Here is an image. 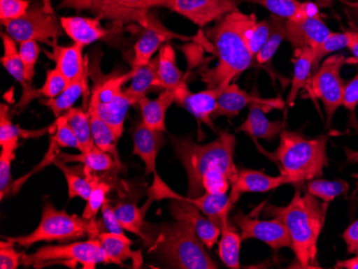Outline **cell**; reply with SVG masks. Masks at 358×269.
Segmentation results:
<instances>
[{"mask_svg": "<svg viewBox=\"0 0 358 269\" xmlns=\"http://www.w3.org/2000/svg\"><path fill=\"white\" fill-rule=\"evenodd\" d=\"M3 25L8 35L17 44L35 40L52 45L64 33L60 20L52 9L51 0H43L42 5L39 3L30 5L25 15L6 22Z\"/></svg>", "mask_w": 358, "mask_h": 269, "instance_id": "obj_8", "label": "cell"}, {"mask_svg": "<svg viewBox=\"0 0 358 269\" xmlns=\"http://www.w3.org/2000/svg\"><path fill=\"white\" fill-rule=\"evenodd\" d=\"M110 191V186L106 184L103 180H100L96 176V180L92 187V194H90V198L86 202L85 210H84L83 217L86 220L96 221V215L101 210L102 205L106 201V196Z\"/></svg>", "mask_w": 358, "mask_h": 269, "instance_id": "obj_45", "label": "cell"}, {"mask_svg": "<svg viewBox=\"0 0 358 269\" xmlns=\"http://www.w3.org/2000/svg\"><path fill=\"white\" fill-rule=\"evenodd\" d=\"M348 46V37L345 33H331L327 41L315 50V62H313V71L315 72L321 65L324 57L331 55V53L345 49Z\"/></svg>", "mask_w": 358, "mask_h": 269, "instance_id": "obj_48", "label": "cell"}, {"mask_svg": "<svg viewBox=\"0 0 358 269\" xmlns=\"http://www.w3.org/2000/svg\"><path fill=\"white\" fill-rule=\"evenodd\" d=\"M268 10L275 17L287 21L299 22L309 17L320 15L315 3H301L299 0H249Z\"/></svg>", "mask_w": 358, "mask_h": 269, "instance_id": "obj_28", "label": "cell"}, {"mask_svg": "<svg viewBox=\"0 0 358 269\" xmlns=\"http://www.w3.org/2000/svg\"><path fill=\"white\" fill-rule=\"evenodd\" d=\"M169 212L174 220L186 221L194 228L201 242L208 250L219 242L221 228L214 221L205 216L196 206L182 200H171Z\"/></svg>", "mask_w": 358, "mask_h": 269, "instance_id": "obj_16", "label": "cell"}, {"mask_svg": "<svg viewBox=\"0 0 358 269\" xmlns=\"http://www.w3.org/2000/svg\"><path fill=\"white\" fill-rule=\"evenodd\" d=\"M62 115L66 117L68 124L71 126L72 131L76 134L78 143L82 147V152L92 150L94 143L88 110L82 108H71Z\"/></svg>", "mask_w": 358, "mask_h": 269, "instance_id": "obj_38", "label": "cell"}, {"mask_svg": "<svg viewBox=\"0 0 358 269\" xmlns=\"http://www.w3.org/2000/svg\"><path fill=\"white\" fill-rule=\"evenodd\" d=\"M38 43L39 42L35 40H29L20 44V56L25 70L26 80L29 83H32L35 78L36 64L40 55V46Z\"/></svg>", "mask_w": 358, "mask_h": 269, "instance_id": "obj_47", "label": "cell"}, {"mask_svg": "<svg viewBox=\"0 0 358 269\" xmlns=\"http://www.w3.org/2000/svg\"><path fill=\"white\" fill-rule=\"evenodd\" d=\"M53 164H55L64 173V177L67 180L69 198L78 196L82 200L87 201L92 194V187H94V182L96 178V172H94L83 164H82V170H78V168H70V166H67V163L58 159L54 160Z\"/></svg>", "mask_w": 358, "mask_h": 269, "instance_id": "obj_31", "label": "cell"}, {"mask_svg": "<svg viewBox=\"0 0 358 269\" xmlns=\"http://www.w3.org/2000/svg\"><path fill=\"white\" fill-rule=\"evenodd\" d=\"M158 76L164 89L174 92L180 86L182 82V72L180 71L176 64V54L170 43L164 44L159 50L158 57Z\"/></svg>", "mask_w": 358, "mask_h": 269, "instance_id": "obj_36", "label": "cell"}, {"mask_svg": "<svg viewBox=\"0 0 358 269\" xmlns=\"http://www.w3.org/2000/svg\"><path fill=\"white\" fill-rule=\"evenodd\" d=\"M70 83L71 82L57 68H55L46 72L45 83L38 92L40 96H43L46 99H54L58 97Z\"/></svg>", "mask_w": 358, "mask_h": 269, "instance_id": "obj_46", "label": "cell"}, {"mask_svg": "<svg viewBox=\"0 0 358 269\" xmlns=\"http://www.w3.org/2000/svg\"><path fill=\"white\" fill-rule=\"evenodd\" d=\"M98 0H62L60 8H72V9L90 10L94 12Z\"/></svg>", "mask_w": 358, "mask_h": 269, "instance_id": "obj_54", "label": "cell"}, {"mask_svg": "<svg viewBox=\"0 0 358 269\" xmlns=\"http://www.w3.org/2000/svg\"><path fill=\"white\" fill-rule=\"evenodd\" d=\"M99 226L96 221H90L78 215L57 210L51 202L46 203L42 210L41 221L34 232L26 236L7 237L6 240L22 247H30L41 242H71L84 237H98Z\"/></svg>", "mask_w": 358, "mask_h": 269, "instance_id": "obj_6", "label": "cell"}, {"mask_svg": "<svg viewBox=\"0 0 358 269\" xmlns=\"http://www.w3.org/2000/svg\"><path fill=\"white\" fill-rule=\"evenodd\" d=\"M19 140H12L1 146L0 152V198L1 201L11 191L14 182L11 178V163L15 160Z\"/></svg>", "mask_w": 358, "mask_h": 269, "instance_id": "obj_43", "label": "cell"}, {"mask_svg": "<svg viewBox=\"0 0 358 269\" xmlns=\"http://www.w3.org/2000/svg\"><path fill=\"white\" fill-rule=\"evenodd\" d=\"M315 51L311 48H303L301 51L296 52L295 60L294 74L292 80L291 89L287 96V104L294 106L299 92L305 87L309 76L313 72V62H315Z\"/></svg>", "mask_w": 358, "mask_h": 269, "instance_id": "obj_37", "label": "cell"}, {"mask_svg": "<svg viewBox=\"0 0 358 269\" xmlns=\"http://www.w3.org/2000/svg\"><path fill=\"white\" fill-rule=\"evenodd\" d=\"M172 144L188 177L187 196L199 198L205 192L227 194L238 174L234 163L237 142L233 134L222 130L208 144L195 143L186 136H172Z\"/></svg>", "mask_w": 358, "mask_h": 269, "instance_id": "obj_1", "label": "cell"}, {"mask_svg": "<svg viewBox=\"0 0 358 269\" xmlns=\"http://www.w3.org/2000/svg\"><path fill=\"white\" fill-rule=\"evenodd\" d=\"M329 203L299 188L291 202L279 208L264 204L266 216L279 218L287 226L291 237V249L296 258L295 268H320L317 263V240L327 219Z\"/></svg>", "mask_w": 358, "mask_h": 269, "instance_id": "obj_2", "label": "cell"}, {"mask_svg": "<svg viewBox=\"0 0 358 269\" xmlns=\"http://www.w3.org/2000/svg\"><path fill=\"white\" fill-rule=\"evenodd\" d=\"M134 154L140 157L145 164L146 175L156 173L157 156L161 148L166 145L164 132L150 129L141 122L132 130Z\"/></svg>", "mask_w": 358, "mask_h": 269, "instance_id": "obj_20", "label": "cell"}, {"mask_svg": "<svg viewBox=\"0 0 358 269\" xmlns=\"http://www.w3.org/2000/svg\"><path fill=\"white\" fill-rule=\"evenodd\" d=\"M350 186L345 180H313L307 184L308 194L317 196L323 202H331L340 196L349 192Z\"/></svg>", "mask_w": 358, "mask_h": 269, "instance_id": "obj_42", "label": "cell"}, {"mask_svg": "<svg viewBox=\"0 0 358 269\" xmlns=\"http://www.w3.org/2000/svg\"><path fill=\"white\" fill-rule=\"evenodd\" d=\"M273 22L271 17L265 21L257 22L255 14H248L245 27H243V37L246 40L247 45L253 56L259 53L271 33Z\"/></svg>", "mask_w": 358, "mask_h": 269, "instance_id": "obj_39", "label": "cell"}, {"mask_svg": "<svg viewBox=\"0 0 358 269\" xmlns=\"http://www.w3.org/2000/svg\"><path fill=\"white\" fill-rule=\"evenodd\" d=\"M48 133L51 134V138L55 140L60 148H74L82 152L78 138L64 115L57 117L56 122L51 126H48Z\"/></svg>", "mask_w": 358, "mask_h": 269, "instance_id": "obj_44", "label": "cell"}, {"mask_svg": "<svg viewBox=\"0 0 358 269\" xmlns=\"http://www.w3.org/2000/svg\"><path fill=\"white\" fill-rule=\"evenodd\" d=\"M252 103L262 104L267 110H273V108L282 110L285 104L280 97L264 99L259 97V94L255 90L249 94L241 89L237 84L231 83L219 96L216 110L213 114V119L221 116L229 118L235 117L238 115L243 108Z\"/></svg>", "mask_w": 358, "mask_h": 269, "instance_id": "obj_14", "label": "cell"}, {"mask_svg": "<svg viewBox=\"0 0 358 269\" xmlns=\"http://www.w3.org/2000/svg\"><path fill=\"white\" fill-rule=\"evenodd\" d=\"M161 7L180 14L189 21L205 27L231 12L238 11L237 0H164Z\"/></svg>", "mask_w": 358, "mask_h": 269, "instance_id": "obj_11", "label": "cell"}, {"mask_svg": "<svg viewBox=\"0 0 358 269\" xmlns=\"http://www.w3.org/2000/svg\"><path fill=\"white\" fill-rule=\"evenodd\" d=\"M287 41L293 46L295 53L303 48L317 50L327 41L331 31L320 15L309 17L299 22L287 21Z\"/></svg>", "mask_w": 358, "mask_h": 269, "instance_id": "obj_19", "label": "cell"}, {"mask_svg": "<svg viewBox=\"0 0 358 269\" xmlns=\"http://www.w3.org/2000/svg\"><path fill=\"white\" fill-rule=\"evenodd\" d=\"M279 136L280 142L275 152H262L277 164L281 175L291 177L295 186L323 175L324 168L329 166V136L309 138L299 132L285 129Z\"/></svg>", "mask_w": 358, "mask_h": 269, "instance_id": "obj_4", "label": "cell"}, {"mask_svg": "<svg viewBox=\"0 0 358 269\" xmlns=\"http://www.w3.org/2000/svg\"><path fill=\"white\" fill-rule=\"evenodd\" d=\"M52 53L48 57L55 61L56 68L64 74L70 82L74 81L83 73L88 58H83L84 46L74 43L70 46L58 45L57 40L52 43Z\"/></svg>", "mask_w": 358, "mask_h": 269, "instance_id": "obj_24", "label": "cell"}, {"mask_svg": "<svg viewBox=\"0 0 358 269\" xmlns=\"http://www.w3.org/2000/svg\"><path fill=\"white\" fill-rule=\"evenodd\" d=\"M164 0H98L94 13L100 19L116 22H136L145 27L148 14L152 8L161 7Z\"/></svg>", "mask_w": 358, "mask_h": 269, "instance_id": "obj_13", "label": "cell"}, {"mask_svg": "<svg viewBox=\"0 0 358 269\" xmlns=\"http://www.w3.org/2000/svg\"><path fill=\"white\" fill-rule=\"evenodd\" d=\"M30 0H0V21H14L25 15L29 9Z\"/></svg>", "mask_w": 358, "mask_h": 269, "instance_id": "obj_49", "label": "cell"}, {"mask_svg": "<svg viewBox=\"0 0 358 269\" xmlns=\"http://www.w3.org/2000/svg\"><path fill=\"white\" fill-rule=\"evenodd\" d=\"M152 202H154V200L150 198L143 208H138L136 204H132V203H118L114 208L116 216L124 230L138 235L146 244H152V240L144 231L145 214L148 212Z\"/></svg>", "mask_w": 358, "mask_h": 269, "instance_id": "obj_34", "label": "cell"}, {"mask_svg": "<svg viewBox=\"0 0 358 269\" xmlns=\"http://www.w3.org/2000/svg\"><path fill=\"white\" fill-rule=\"evenodd\" d=\"M348 49L351 52L353 57L347 59V64H356L358 65V31L350 30L347 31Z\"/></svg>", "mask_w": 358, "mask_h": 269, "instance_id": "obj_55", "label": "cell"}, {"mask_svg": "<svg viewBox=\"0 0 358 269\" xmlns=\"http://www.w3.org/2000/svg\"><path fill=\"white\" fill-rule=\"evenodd\" d=\"M88 61L86 64L83 73L80 74L76 80L72 81L66 89L54 99H46L42 101L44 106H48L53 112L55 117H59L62 114L66 113L70 108H73V104L78 101V98L84 94L85 102L87 103V98L90 96V88H88Z\"/></svg>", "mask_w": 358, "mask_h": 269, "instance_id": "obj_29", "label": "cell"}, {"mask_svg": "<svg viewBox=\"0 0 358 269\" xmlns=\"http://www.w3.org/2000/svg\"><path fill=\"white\" fill-rule=\"evenodd\" d=\"M348 15L352 23L358 28V3H345Z\"/></svg>", "mask_w": 358, "mask_h": 269, "instance_id": "obj_57", "label": "cell"}, {"mask_svg": "<svg viewBox=\"0 0 358 269\" xmlns=\"http://www.w3.org/2000/svg\"><path fill=\"white\" fill-rule=\"evenodd\" d=\"M248 14L234 11L217 21L214 27L207 30L206 36L214 44L218 65L205 70L202 80L208 88L224 89L233 80L251 67L253 54L243 37V27Z\"/></svg>", "mask_w": 358, "mask_h": 269, "instance_id": "obj_3", "label": "cell"}, {"mask_svg": "<svg viewBox=\"0 0 358 269\" xmlns=\"http://www.w3.org/2000/svg\"><path fill=\"white\" fill-rule=\"evenodd\" d=\"M229 214L221 216V240H219V258L229 268H241V234L231 228Z\"/></svg>", "mask_w": 358, "mask_h": 269, "instance_id": "obj_33", "label": "cell"}, {"mask_svg": "<svg viewBox=\"0 0 358 269\" xmlns=\"http://www.w3.org/2000/svg\"><path fill=\"white\" fill-rule=\"evenodd\" d=\"M358 104V74L345 85L343 92V106L349 110L352 116L355 114Z\"/></svg>", "mask_w": 358, "mask_h": 269, "instance_id": "obj_52", "label": "cell"}, {"mask_svg": "<svg viewBox=\"0 0 358 269\" xmlns=\"http://www.w3.org/2000/svg\"><path fill=\"white\" fill-rule=\"evenodd\" d=\"M173 103H175V96L171 90L164 89L154 100L145 96L138 103L142 113V122L150 129L166 132V112Z\"/></svg>", "mask_w": 358, "mask_h": 269, "instance_id": "obj_27", "label": "cell"}, {"mask_svg": "<svg viewBox=\"0 0 358 269\" xmlns=\"http://www.w3.org/2000/svg\"><path fill=\"white\" fill-rule=\"evenodd\" d=\"M345 64L347 59L343 54L329 56L313 72L311 80V90L315 97L324 104L327 128L333 122L336 110L343 106L345 83L341 78V69Z\"/></svg>", "mask_w": 358, "mask_h": 269, "instance_id": "obj_9", "label": "cell"}, {"mask_svg": "<svg viewBox=\"0 0 358 269\" xmlns=\"http://www.w3.org/2000/svg\"><path fill=\"white\" fill-rule=\"evenodd\" d=\"M171 39L189 40L190 38L173 33L158 17L148 12V25L145 26L142 36L134 46V68L148 64L154 54L164 46L162 44Z\"/></svg>", "mask_w": 358, "mask_h": 269, "instance_id": "obj_17", "label": "cell"}, {"mask_svg": "<svg viewBox=\"0 0 358 269\" xmlns=\"http://www.w3.org/2000/svg\"><path fill=\"white\" fill-rule=\"evenodd\" d=\"M150 251L158 253L172 268L217 269L218 264L209 256L194 228L186 221L164 224L159 228Z\"/></svg>", "mask_w": 358, "mask_h": 269, "instance_id": "obj_5", "label": "cell"}, {"mask_svg": "<svg viewBox=\"0 0 358 269\" xmlns=\"http://www.w3.org/2000/svg\"><path fill=\"white\" fill-rule=\"evenodd\" d=\"M267 108L259 103L249 106L248 117L237 128V132H243L252 138H263L271 140L280 136L285 130V120L271 122L265 116Z\"/></svg>", "mask_w": 358, "mask_h": 269, "instance_id": "obj_23", "label": "cell"}, {"mask_svg": "<svg viewBox=\"0 0 358 269\" xmlns=\"http://www.w3.org/2000/svg\"><path fill=\"white\" fill-rule=\"evenodd\" d=\"M1 39H3V50H5V54L1 57V64H3V68L9 72L10 75L15 78V81L19 82L23 86V97H22L19 106L24 108L30 101L39 97V92L32 87L31 83L26 80L23 62L20 56V52L16 48L17 43L8 34H1Z\"/></svg>", "mask_w": 358, "mask_h": 269, "instance_id": "obj_21", "label": "cell"}, {"mask_svg": "<svg viewBox=\"0 0 358 269\" xmlns=\"http://www.w3.org/2000/svg\"><path fill=\"white\" fill-rule=\"evenodd\" d=\"M59 20L64 34H67L74 43L83 46L104 39L112 34L110 30L106 29L101 25L100 17H62Z\"/></svg>", "mask_w": 358, "mask_h": 269, "instance_id": "obj_22", "label": "cell"}, {"mask_svg": "<svg viewBox=\"0 0 358 269\" xmlns=\"http://www.w3.org/2000/svg\"><path fill=\"white\" fill-rule=\"evenodd\" d=\"M148 196L154 201L161 200H182L194 205L205 216L214 221L221 228V216L224 212H230L232 210V205L230 204L229 196L227 194H213L205 192L203 196L199 198H190V196H182L177 194L174 190L170 188L160 176L154 173V182L152 186L148 189Z\"/></svg>", "mask_w": 358, "mask_h": 269, "instance_id": "obj_12", "label": "cell"}, {"mask_svg": "<svg viewBox=\"0 0 358 269\" xmlns=\"http://www.w3.org/2000/svg\"><path fill=\"white\" fill-rule=\"evenodd\" d=\"M347 245L348 253L358 256V219L350 224L349 228L341 235Z\"/></svg>", "mask_w": 358, "mask_h": 269, "instance_id": "obj_53", "label": "cell"}, {"mask_svg": "<svg viewBox=\"0 0 358 269\" xmlns=\"http://www.w3.org/2000/svg\"><path fill=\"white\" fill-rule=\"evenodd\" d=\"M285 184L295 186V182L289 176H269L261 170L239 168L236 180L231 184L229 201L234 206L243 194H264Z\"/></svg>", "mask_w": 358, "mask_h": 269, "instance_id": "obj_18", "label": "cell"}, {"mask_svg": "<svg viewBox=\"0 0 358 269\" xmlns=\"http://www.w3.org/2000/svg\"><path fill=\"white\" fill-rule=\"evenodd\" d=\"M102 220H103L104 226L108 232L115 233V234H124V228L120 224L115 210L110 204V201L106 198L101 208Z\"/></svg>", "mask_w": 358, "mask_h": 269, "instance_id": "obj_51", "label": "cell"}, {"mask_svg": "<svg viewBox=\"0 0 358 269\" xmlns=\"http://www.w3.org/2000/svg\"><path fill=\"white\" fill-rule=\"evenodd\" d=\"M233 221L241 230L243 242L255 238L268 245L275 251L292 247L289 231L279 218L259 220L257 217H252V214L246 215L238 212L235 215Z\"/></svg>", "mask_w": 358, "mask_h": 269, "instance_id": "obj_10", "label": "cell"}, {"mask_svg": "<svg viewBox=\"0 0 358 269\" xmlns=\"http://www.w3.org/2000/svg\"><path fill=\"white\" fill-rule=\"evenodd\" d=\"M334 268L358 269V256L345 261H337Z\"/></svg>", "mask_w": 358, "mask_h": 269, "instance_id": "obj_56", "label": "cell"}, {"mask_svg": "<svg viewBox=\"0 0 358 269\" xmlns=\"http://www.w3.org/2000/svg\"><path fill=\"white\" fill-rule=\"evenodd\" d=\"M90 100L96 106V112L100 117L110 126V129L120 140L124 130V119L130 106H134L131 100L127 97L126 92H120L115 98L108 102H99L96 94L92 92Z\"/></svg>", "mask_w": 358, "mask_h": 269, "instance_id": "obj_25", "label": "cell"}, {"mask_svg": "<svg viewBox=\"0 0 358 269\" xmlns=\"http://www.w3.org/2000/svg\"><path fill=\"white\" fill-rule=\"evenodd\" d=\"M271 17L273 22L271 35L262 49L259 50V53L255 56V60L259 65H265L271 61V58L278 51L280 44L285 40H287V20L275 15Z\"/></svg>", "mask_w": 358, "mask_h": 269, "instance_id": "obj_40", "label": "cell"}, {"mask_svg": "<svg viewBox=\"0 0 358 269\" xmlns=\"http://www.w3.org/2000/svg\"><path fill=\"white\" fill-rule=\"evenodd\" d=\"M345 156H347V162L349 163H358V152L350 150L349 147L345 148Z\"/></svg>", "mask_w": 358, "mask_h": 269, "instance_id": "obj_58", "label": "cell"}, {"mask_svg": "<svg viewBox=\"0 0 358 269\" xmlns=\"http://www.w3.org/2000/svg\"><path fill=\"white\" fill-rule=\"evenodd\" d=\"M24 266L42 268L51 264H64L73 268L78 264L84 269H94L98 264H113L102 248L98 237H90L85 242H74L58 246H43L32 254L24 253Z\"/></svg>", "mask_w": 358, "mask_h": 269, "instance_id": "obj_7", "label": "cell"}, {"mask_svg": "<svg viewBox=\"0 0 358 269\" xmlns=\"http://www.w3.org/2000/svg\"><path fill=\"white\" fill-rule=\"evenodd\" d=\"M87 110L88 114H90V126H92V133L94 145L98 146L100 150L113 156V158L122 168L117 150V143L120 140L116 138L115 133L110 129V126L100 117L99 114L96 112V106H94L92 100L88 103Z\"/></svg>", "mask_w": 358, "mask_h": 269, "instance_id": "obj_32", "label": "cell"}, {"mask_svg": "<svg viewBox=\"0 0 358 269\" xmlns=\"http://www.w3.org/2000/svg\"><path fill=\"white\" fill-rule=\"evenodd\" d=\"M48 132V128L41 130H24L20 128L17 124H14L11 122L9 115V106L6 103H1L0 106V145L7 143L9 140H19L20 138H38L39 136H44Z\"/></svg>", "mask_w": 358, "mask_h": 269, "instance_id": "obj_41", "label": "cell"}, {"mask_svg": "<svg viewBox=\"0 0 358 269\" xmlns=\"http://www.w3.org/2000/svg\"><path fill=\"white\" fill-rule=\"evenodd\" d=\"M100 244L110 256L113 264L124 265V261H134V266L140 268L143 263L141 251L134 252L131 249L132 240L126 235L115 233H99L98 235Z\"/></svg>", "mask_w": 358, "mask_h": 269, "instance_id": "obj_26", "label": "cell"}, {"mask_svg": "<svg viewBox=\"0 0 358 269\" xmlns=\"http://www.w3.org/2000/svg\"><path fill=\"white\" fill-rule=\"evenodd\" d=\"M14 245L13 242L7 240L0 242V268L16 269L22 264L24 252H17Z\"/></svg>", "mask_w": 358, "mask_h": 269, "instance_id": "obj_50", "label": "cell"}, {"mask_svg": "<svg viewBox=\"0 0 358 269\" xmlns=\"http://www.w3.org/2000/svg\"><path fill=\"white\" fill-rule=\"evenodd\" d=\"M134 76L131 84L128 89L124 90L127 97L131 100L132 103L138 104L143 97L146 96L152 88H162L160 78L158 76V60L157 58L150 60L146 65L134 68Z\"/></svg>", "mask_w": 358, "mask_h": 269, "instance_id": "obj_30", "label": "cell"}, {"mask_svg": "<svg viewBox=\"0 0 358 269\" xmlns=\"http://www.w3.org/2000/svg\"><path fill=\"white\" fill-rule=\"evenodd\" d=\"M56 159L60 160L64 163L78 162V163L87 166L94 172H110V170H115V168H122L117 163V161L113 158V156L100 150L96 145H94V147L88 152H80V154H76L59 152Z\"/></svg>", "mask_w": 358, "mask_h": 269, "instance_id": "obj_35", "label": "cell"}, {"mask_svg": "<svg viewBox=\"0 0 358 269\" xmlns=\"http://www.w3.org/2000/svg\"><path fill=\"white\" fill-rule=\"evenodd\" d=\"M223 89L221 88H207L199 92H191L186 82H182L177 89L173 92L175 103L186 108L191 115L215 130L213 114L216 110L218 98Z\"/></svg>", "mask_w": 358, "mask_h": 269, "instance_id": "obj_15", "label": "cell"}]
</instances>
